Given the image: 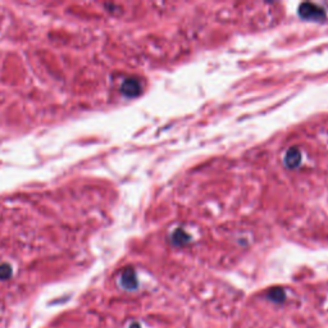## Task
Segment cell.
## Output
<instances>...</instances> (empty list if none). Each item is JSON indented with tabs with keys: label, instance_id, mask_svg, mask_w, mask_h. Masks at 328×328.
I'll use <instances>...</instances> for the list:
<instances>
[{
	"label": "cell",
	"instance_id": "obj_1",
	"mask_svg": "<svg viewBox=\"0 0 328 328\" xmlns=\"http://www.w3.org/2000/svg\"><path fill=\"white\" fill-rule=\"evenodd\" d=\"M299 15L304 19H314V21H319L326 17L325 11L322 8L317 7L315 4L304 3L299 7Z\"/></svg>",
	"mask_w": 328,
	"mask_h": 328
},
{
	"label": "cell",
	"instance_id": "obj_6",
	"mask_svg": "<svg viewBox=\"0 0 328 328\" xmlns=\"http://www.w3.org/2000/svg\"><path fill=\"white\" fill-rule=\"evenodd\" d=\"M172 240H173V242L176 243V245H182V243L189 241V235L185 233L182 229H178V231H176V232L173 233Z\"/></svg>",
	"mask_w": 328,
	"mask_h": 328
},
{
	"label": "cell",
	"instance_id": "obj_5",
	"mask_svg": "<svg viewBox=\"0 0 328 328\" xmlns=\"http://www.w3.org/2000/svg\"><path fill=\"white\" fill-rule=\"evenodd\" d=\"M268 297L271 300H273L275 303H282L285 300V291L282 289H273L269 291Z\"/></svg>",
	"mask_w": 328,
	"mask_h": 328
},
{
	"label": "cell",
	"instance_id": "obj_7",
	"mask_svg": "<svg viewBox=\"0 0 328 328\" xmlns=\"http://www.w3.org/2000/svg\"><path fill=\"white\" fill-rule=\"evenodd\" d=\"M12 277V267L9 264H0V279H9Z\"/></svg>",
	"mask_w": 328,
	"mask_h": 328
},
{
	"label": "cell",
	"instance_id": "obj_3",
	"mask_svg": "<svg viewBox=\"0 0 328 328\" xmlns=\"http://www.w3.org/2000/svg\"><path fill=\"white\" fill-rule=\"evenodd\" d=\"M121 283L126 290H135L138 287V278H136V273L134 269H124L122 277H121Z\"/></svg>",
	"mask_w": 328,
	"mask_h": 328
},
{
	"label": "cell",
	"instance_id": "obj_8",
	"mask_svg": "<svg viewBox=\"0 0 328 328\" xmlns=\"http://www.w3.org/2000/svg\"><path fill=\"white\" fill-rule=\"evenodd\" d=\"M130 328H140V326H138V323H134V325H131Z\"/></svg>",
	"mask_w": 328,
	"mask_h": 328
},
{
	"label": "cell",
	"instance_id": "obj_4",
	"mask_svg": "<svg viewBox=\"0 0 328 328\" xmlns=\"http://www.w3.org/2000/svg\"><path fill=\"white\" fill-rule=\"evenodd\" d=\"M300 162H301V153H300L299 149L296 148L289 149L285 156L286 166L289 167V168H296L300 164Z\"/></svg>",
	"mask_w": 328,
	"mask_h": 328
},
{
	"label": "cell",
	"instance_id": "obj_2",
	"mask_svg": "<svg viewBox=\"0 0 328 328\" xmlns=\"http://www.w3.org/2000/svg\"><path fill=\"white\" fill-rule=\"evenodd\" d=\"M121 90L123 92V95L128 96V98H134V96H138L141 92V84L138 78H127L123 81V85H122Z\"/></svg>",
	"mask_w": 328,
	"mask_h": 328
}]
</instances>
